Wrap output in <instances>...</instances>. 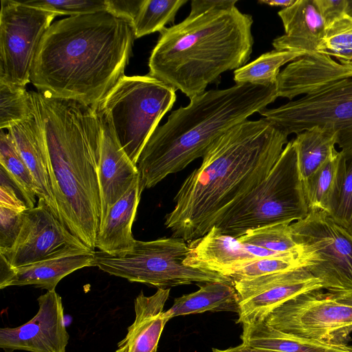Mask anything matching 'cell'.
I'll return each mask as SVG.
<instances>
[{
  "label": "cell",
  "instance_id": "obj_1",
  "mask_svg": "<svg viewBox=\"0 0 352 352\" xmlns=\"http://www.w3.org/2000/svg\"><path fill=\"white\" fill-rule=\"evenodd\" d=\"M288 135L261 118L246 120L218 138L201 166L184 181L165 216L172 236L191 241L204 236L234 204L268 175Z\"/></svg>",
  "mask_w": 352,
  "mask_h": 352
},
{
  "label": "cell",
  "instance_id": "obj_2",
  "mask_svg": "<svg viewBox=\"0 0 352 352\" xmlns=\"http://www.w3.org/2000/svg\"><path fill=\"white\" fill-rule=\"evenodd\" d=\"M135 38L132 23L109 11L58 20L41 41L30 82L96 108L124 76Z\"/></svg>",
  "mask_w": 352,
  "mask_h": 352
},
{
  "label": "cell",
  "instance_id": "obj_3",
  "mask_svg": "<svg viewBox=\"0 0 352 352\" xmlns=\"http://www.w3.org/2000/svg\"><path fill=\"white\" fill-rule=\"evenodd\" d=\"M30 94L45 138L60 220L95 252L102 214L98 168L102 131L98 113L77 100Z\"/></svg>",
  "mask_w": 352,
  "mask_h": 352
},
{
  "label": "cell",
  "instance_id": "obj_4",
  "mask_svg": "<svg viewBox=\"0 0 352 352\" xmlns=\"http://www.w3.org/2000/svg\"><path fill=\"white\" fill-rule=\"evenodd\" d=\"M253 20L234 6L190 16L160 33L148 61L149 75L190 99L221 74L250 59Z\"/></svg>",
  "mask_w": 352,
  "mask_h": 352
},
{
  "label": "cell",
  "instance_id": "obj_5",
  "mask_svg": "<svg viewBox=\"0 0 352 352\" xmlns=\"http://www.w3.org/2000/svg\"><path fill=\"white\" fill-rule=\"evenodd\" d=\"M277 98L276 85L236 84L190 99L188 105L171 112L144 146L136 164L142 190L203 157L226 131Z\"/></svg>",
  "mask_w": 352,
  "mask_h": 352
},
{
  "label": "cell",
  "instance_id": "obj_6",
  "mask_svg": "<svg viewBox=\"0 0 352 352\" xmlns=\"http://www.w3.org/2000/svg\"><path fill=\"white\" fill-rule=\"evenodd\" d=\"M309 209L301 181L293 140L285 145L267 177L230 208L214 226L238 238L261 227L305 218Z\"/></svg>",
  "mask_w": 352,
  "mask_h": 352
},
{
  "label": "cell",
  "instance_id": "obj_7",
  "mask_svg": "<svg viewBox=\"0 0 352 352\" xmlns=\"http://www.w3.org/2000/svg\"><path fill=\"white\" fill-rule=\"evenodd\" d=\"M175 90L150 76H122L96 108L108 117L124 151L136 165L148 140L173 106Z\"/></svg>",
  "mask_w": 352,
  "mask_h": 352
},
{
  "label": "cell",
  "instance_id": "obj_8",
  "mask_svg": "<svg viewBox=\"0 0 352 352\" xmlns=\"http://www.w3.org/2000/svg\"><path fill=\"white\" fill-rule=\"evenodd\" d=\"M188 244L181 238L163 237L149 241L135 240L133 248L111 255L94 252L93 266L104 272L157 288H169L192 283H232L219 273L186 265Z\"/></svg>",
  "mask_w": 352,
  "mask_h": 352
},
{
  "label": "cell",
  "instance_id": "obj_9",
  "mask_svg": "<svg viewBox=\"0 0 352 352\" xmlns=\"http://www.w3.org/2000/svg\"><path fill=\"white\" fill-rule=\"evenodd\" d=\"M294 241L309 262L308 271L329 292L352 289V234L327 212L310 210L290 224Z\"/></svg>",
  "mask_w": 352,
  "mask_h": 352
},
{
  "label": "cell",
  "instance_id": "obj_10",
  "mask_svg": "<svg viewBox=\"0 0 352 352\" xmlns=\"http://www.w3.org/2000/svg\"><path fill=\"white\" fill-rule=\"evenodd\" d=\"M258 113L288 135L330 124L338 132L337 144L341 151L346 153L352 149V77Z\"/></svg>",
  "mask_w": 352,
  "mask_h": 352
},
{
  "label": "cell",
  "instance_id": "obj_11",
  "mask_svg": "<svg viewBox=\"0 0 352 352\" xmlns=\"http://www.w3.org/2000/svg\"><path fill=\"white\" fill-rule=\"evenodd\" d=\"M58 14L22 1L1 0L0 82L25 87L41 41Z\"/></svg>",
  "mask_w": 352,
  "mask_h": 352
},
{
  "label": "cell",
  "instance_id": "obj_12",
  "mask_svg": "<svg viewBox=\"0 0 352 352\" xmlns=\"http://www.w3.org/2000/svg\"><path fill=\"white\" fill-rule=\"evenodd\" d=\"M263 321L300 337L345 345L352 332V307L338 303L321 289L300 294L274 308Z\"/></svg>",
  "mask_w": 352,
  "mask_h": 352
},
{
  "label": "cell",
  "instance_id": "obj_13",
  "mask_svg": "<svg viewBox=\"0 0 352 352\" xmlns=\"http://www.w3.org/2000/svg\"><path fill=\"white\" fill-rule=\"evenodd\" d=\"M93 252L57 219L43 199L23 212L19 234L0 255L12 268L59 256Z\"/></svg>",
  "mask_w": 352,
  "mask_h": 352
},
{
  "label": "cell",
  "instance_id": "obj_14",
  "mask_svg": "<svg viewBox=\"0 0 352 352\" xmlns=\"http://www.w3.org/2000/svg\"><path fill=\"white\" fill-rule=\"evenodd\" d=\"M239 296L237 323L263 320L274 308L300 294L322 289L321 281L306 267L232 281Z\"/></svg>",
  "mask_w": 352,
  "mask_h": 352
},
{
  "label": "cell",
  "instance_id": "obj_15",
  "mask_svg": "<svg viewBox=\"0 0 352 352\" xmlns=\"http://www.w3.org/2000/svg\"><path fill=\"white\" fill-rule=\"evenodd\" d=\"M37 301L38 310L28 322L0 329V347L4 352H65L69 336L62 298L55 290L47 291Z\"/></svg>",
  "mask_w": 352,
  "mask_h": 352
},
{
  "label": "cell",
  "instance_id": "obj_16",
  "mask_svg": "<svg viewBox=\"0 0 352 352\" xmlns=\"http://www.w3.org/2000/svg\"><path fill=\"white\" fill-rule=\"evenodd\" d=\"M188 246L190 250L184 261L186 265L214 272L228 277L249 261L264 257L297 254L278 253L242 243L236 238L221 233L215 226L204 236L190 241Z\"/></svg>",
  "mask_w": 352,
  "mask_h": 352
},
{
  "label": "cell",
  "instance_id": "obj_17",
  "mask_svg": "<svg viewBox=\"0 0 352 352\" xmlns=\"http://www.w3.org/2000/svg\"><path fill=\"white\" fill-rule=\"evenodd\" d=\"M351 77L352 62H338L316 52L294 60L280 72L276 83V94L292 101L296 96L311 95Z\"/></svg>",
  "mask_w": 352,
  "mask_h": 352
},
{
  "label": "cell",
  "instance_id": "obj_18",
  "mask_svg": "<svg viewBox=\"0 0 352 352\" xmlns=\"http://www.w3.org/2000/svg\"><path fill=\"white\" fill-rule=\"evenodd\" d=\"M94 109L102 131L98 168L102 222L109 208L128 191L140 176L137 165L120 145L107 116L98 108Z\"/></svg>",
  "mask_w": 352,
  "mask_h": 352
},
{
  "label": "cell",
  "instance_id": "obj_19",
  "mask_svg": "<svg viewBox=\"0 0 352 352\" xmlns=\"http://www.w3.org/2000/svg\"><path fill=\"white\" fill-rule=\"evenodd\" d=\"M8 130L34 179L37 197L45 201L60 220L51 185L45 138L33 105L28 118L14 124Z\"/></svg>",
  "mask_w": 352,
  "mask_h": 352
},
{
  "label": "cell",
  "instance_id": "obj_20",
  "mask_svg": "<svg viewBox=\"0 0 352 352\" xmlns=\"http://www.w3.org/2000/svg\"><path fill=\"white\" fill-rule=\"evenodd\" d=\"M170 288H157L149 296L142 291L134 300L135 320L127 328L124 339L118 343L116 352H157L158 342L170 320L164 311Z\"/></svg>",
  "mask_w": 352,
  "mask_h": 352
},
{
  "label": "cell",
  "instance_id": "obj_21",
  "mask_svg": "<svg viewBox=\"0 0 352 352\" xmlns=\"http://www.w3.org/2000/svg\"><path fill=\"white\" fill-rule=\"evenodd\" d=\"M94 259V252L59 256L12 268L1 256L0 288L32 285L54 291L66 276L77 270L92 267Z\"/></svg>",
  "mask_w": 352,
  "mask_h": 352
},
{
  "label": "cell",
  "instance_id": "obj_22",
  "mask_svg": "<svg viewBox=\"0 0 352 352\" xmlns=\"http://www.w3.org/2000/svg\"><path fill=\"white\" fill-rule=\"evenodd\" d=\"M278 14L285 34L273 40L275 50L305 54L317 52L325 24L314 0H296L291 6L280 10Z\"/></svg>",
  "mask_w": 352,
  "mask_h": 352
},
{
  "label": "cell",
  "instance_id": "obj_23",
  "mask_svg": "<svg viewBox=\"0 0 352 352\" xmlns=\"http://www.w3.org/2000/svg\"><path fill=\"white\" fill-rule=\"evenodd\" d=\"M140 177L112 206L102 219L96 248L99 251L116 255L131 250L135 242L132 226L135 218L142 192Z\"/></svg>",
  "mask_w": 352,
  "mask_h": 352
},
{
  "label": "cell",
  "instance_id": "obj_24",
  "mask_svg": "<svg viewBox=\"0 0 352 352\" xmlns=\"http://www.w3.org/2000/svg\"><path fill=\"white\" fill-rule=\"evenodd\" d=\"M346 170L344 153L336 148L322 166L303 185L309 210H322L333 218L338 208Z\"/></svg>",
  "mask_w": 352,
  "mask_h": 352
},
{
  "label": "cell",
  "instance_id": "obj_25",
  "mask_svg": "<svg viewBox=\"0 0 352 352\" xmlns=\"http://www.w3.org/2000/svg\"><path fill=\"white\" fill-rule=\"evenodd\" d=\"M242 343L278 352H352L348 344H333L277 330L263 320L243 324Z\"/></svg>",
  "mask_w": 352,
  "mask_h": 352
},
{
  "label": "cell",
  "instance_id": "obj_26",
  "mask_svg": "<svg viewBox=\"0 0 352 352\" xmlns=\"http://www.w3.org/2000/svg\"><path fill=\"white\" fill-rule=\"evenodd\" d=\"M239 298L232 283L209 282L200 285L195 292L175 298L173 306L166 311V314L170 319L205 311L239 314Z\"/></svg>",
  "mask_w": 352,
  "mask_h": 352
},
{
  "label": "cell",
  "instance_id": "obj_27",
  "mask_svg": "<svg viewBox=\"0 0 352 352\" xmlns=\"http://www.w3.org/2000/svg\"><path fill=\"white\" fill-rule=\"evenodd\" d=\"M292 140L296 152L300 177L304 185L336 148L338 132L330 124L315 126L296 134Z\"/></svg>",
  "mask_w": 352,
  "mask_h": 352
},
{
  "label": "cell",
  "instance_id": "obj_28",
  "mask_svg": "<svg viewBox=\"0 0 352 352\" xmlns=\"http://www.w3.org/2000/svg\"><path fill=\"white\" fill-rule=\"evenodd\" d=\"M304 55L302 52L276 50L264 53L252 62L234 70V80L238 85H274L280 67Z\"/></svg>",
  "mask_w": 352,
  "mask_h": 352
},
{
  "label": "cell",
  "instance_id": "obj_29",
  "mask_svg": "<svg viewBox=\"0 0 352 352\" xmlns=\"http://www.w3.org/2000/svg\"><path fill=\"white\" fill-rule=\"evenodd\" d=\"M0 164L20 191L28 207H35L36 189L30 170L21 157L10 134L0 135Z\"/></svg>",
  "mask_w": 352,
  "mask_h": 352
},
{
  "label": "cell",
  "instance_id": "obj_30",
  "mask_svg": "<svg viewBox=\"0 0 352 352\" xmlns=\"http://www.w3.org/2000/svg\"><path fill=\"white\" fill-rule=\"evenodd\" d=\"M187 0H143L133 22L135 38L162 32L173 23L177 11Z\"/></svg>",
  "mask_w": 352,
  "mask_h": 352
},
{
  "label": "cell",
  "instance_id": "obj_31",
  "mask_svg": "<svg viewBox=\"0 0 352 352\" xmlns=\"http://www.w3.org/2000/svg\"><path fill=\"white\" fill-rule=\"evenodd\" d=\"M316 51L340 63L352 62V16L344 13L327 25Z\"/></svg>",
  "mask_w": 352,
  "mask_h": 352
},
{
  "label": "cell",
  "instance_id": "obj_32",
  "mask_svg": "<svg viewBox=\"0 0 352 352\" xmlns=\"http://www.w3.org/2000/svg\"><path fill=\"white\" fill-rule=\"evenodd\" d=\"M290 224H273L248 231L236 238L239 242L278 253H299L302 250L294 241Z\"/></svg>",
  "mask_w": 352,
  "mask_h": 352
},
{
  "label": "cell",
  "instance_id": "obj_33",
  "mask_svg": "<svg viewBox=\"0 0 352 352\" xmlns=\"http://www.w3.org/2000/svg\"><path fill=\"white\" fill-rule=\"evenodd\" d=\"M32 111L30 91L25 87L0 82V129H8Z\"/></svg>",
  "mask_w": 352,
  "mask_h": 352
},
{
  "label": "cell",
  "instance_id": "obj_34",
  "mask_svg": "<svg viewBox=\"0 0 352 352\" xmlns=\"http://www.w3.org/2000/svg\"><path fill=\"white\" fill-rule=\"evenodd\" d=\"M309 265V262L301 254L264 257L243 264L236 269L229 277L233 281L262 276Z\"/></svg>",
  "mask_w": 352,
  "mask_h": 352
},
{
  "label": "cell",
  "instance_id": "obj_35",
  "mask_svg": "<svg viewBox=\"0 0 352 352\" xmlns=\"http://www.w3.org/2000/svg\"><path fill=\"white\" fill-rule=\"evenodd\" d=\"M22 2L58 15L76 16L108 11L107 0H30Z\"/></svg>",
  "mask_w": 352,
  "mask_h": 352
},
{
  "label": "cell",
  "instance_id": "obj_36",
  "mask_svg": "<svg viewBox=\"0 0 352 352\" xmlns=\"http://www.w3.org/2000/svg\"><path fill=\"white\" fill-rule=\"evenodd\" d=\"M344 153L346 159V170L340 204L333 219L349 230L352 217V149Z\"/></svg>",
  "mask_w": 352,
  "mask_h": 352
},
{
  "label": "cell",
  "instance_id": "obj_37",
  "mask_svg": "<svg viewBox=\"0 0 352 352\" xmlns=\"http://www.w3.org/2000/svg\"><path fill=\"white\" fill-rule=\"evenodd\" d=\"M22 222L23 212L0 206V252L12 246Z\"/></svg>",
  "mask_w": 352,
  "mask_h": 352
},
{
  "label": "cell",
  "instance_id": "obj_38",
  "mask_svg": "<svg viewBox=\"0 0 352 352\" xmlns=\"http://www.w3.org/2000/svg\"><path fill=\"white\" fill-rule=\"evenodd\" d=\"M0 206L23 212L28 207L16 186L6 172L0 168Z\"/></svg>",
  "mask_w": 352,
  "mask_h": 352
},
{
  "label": "cell",
  "instance_id": "obj_39",
  "mask_svg": "<svg viewBox=\"0 0 352 352\" xmlns=\"http://www.w3.org/2000/svg\"><path fill=\"white\" fill-rule=\"evenodd\" d=\"M108 11L114 15L126 19L132 25L143 0L117 1L107 0Z\"/></svg>",
  "mask_w": 352,
  "mask_h": 352
},
{
  "label": "cell",
  "instance_id": "obj_40",
  "mask_svg": "<svg viewBox=\"0 0 352 352\" xmlns=\"http://www.w3.org/2000/svg\"><path fill=\"white\" fill-rule=\"evenodd\" d=\"M325 26L346 13L348 0H314Z\"/></svg>",
  "mask_w": 352,
  "mask_h": 352
},
{
  "label": "cell",
  "instance_id": "obj_41",
  "mask_svg": "<svg viewBox=\"0 0 352 352\" xmlns=\"http://www.w3.org/2000/svg\"><path fill=\"white\" fill-rule=\"evenodd\" d=\"M236 2V0H193L191 1L190 12L189 15L195 16L218 8L234 6Z\"/></svg>",
  "mask_w": 352,
  "mask_h": 352
},
{
  "label": "cell",
  "instance_id": "obj_42",
  "mask_svg": "<svg viewBox=\"0 0 352 352\" xmlns=\"http://www.w3.org/2000/svg\"><path fill=\"white\" fill-rule=\"evenodd\" d=\"M327 294L336 302L352 307V289L336 292H329Z\"/></svg>",
  "mask_w": 352,
  "mask_h": 352
},
{
  "label": "cell",
  "instance_id": "obj_43",
  "mask_svg": "<svg viewBox=\"0 0 352 352\" xmlns=\"http://www.w3.org/2000/svg\"><path fill=\"white\" fill-rule=\"evenodd\" d=\"M212 352H278L267 349L254 348L241 343L236 346H231L226 349L213 348Z\"/></svg>",
  "mask_w": 352,
  "mask_h": 352
},
{
  "label": "cell",
  "instance_id": "obj_44",
  "mask_svg": "<svg viewBox=\"0 0 352 352\" xmlns=\"http://www.w3.org/2000/svg\"><path fill=\"white\" fill-rule=\"evenodd\" d=\"M296 0H261L260 3L267 4L270 6L282 7L286 8L293 5Z\"/></svg>",
  "mask_w": 352,
  "mask_h": 352
},
{
  "label": "cell",
  "instance_id": "obj_45",
  "mask_svg": "<svg viewBox=\"0 0 352 352\" xmlns=\"http://www.w3.org/2000/svg\"><path fill=\"white\" fill-rule=\"evenodd\" d=\"M346 13L352 16V0H348Z\"/></svg>",
  "mask_w": 352,
  "mask_h": 352
},
{
  "label": "cell",
  "instance_id": "obj_46",
  "mask_svg": "<svg viewBox=\"0 0 352 352\" xmlns=\"http://www.w3.org/2000/svg\"><path fill=\"white\" fill-rule=\"evenodd\" d=\"M348 230L350 232L351 234H352V217H351V219L350 221L349 227Z\"/></svg>",
  "mask_w": 352,
  "mask_h": 352
}]
</instances>
